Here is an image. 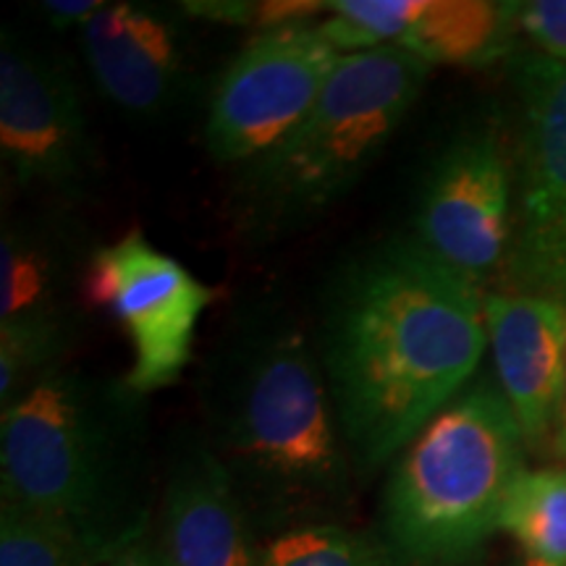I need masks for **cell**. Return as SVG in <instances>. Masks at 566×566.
I'll return each mask as SVG.
<instances>
[{
  "mask_svg": "<svg viewBox=\"0 0 566 566\" xmlns=\"http://www.w3.org/2000/svg\"><path fill=\"white\" fill-rule=\"evenodd\" d=\"M485 346L480 281L417 237H388L338 268L315 352L354 472L399 457L470 386Z\"/></svg>",
  "mask_w": 566,
  "mask_h": 566,
  "instance_id": "1",
  "label": "cell"
},
{
  "mask_svg": "<svg viewBox=\"0 0 566 566\" xmlns=\"http://www.w3.org/2000/svg\"><path fill=\"white\" fill-rule=\"evenodd\" d=\"M210 451L252 522L328 525L349 506L352 459L315 344L273 304L244 307L202 370Z\"/></svg>",
  "mask_w": 566,
  "mask_h": 566,
  "instance_id": "2",
  "label": "cell"
},
{
  "mask_svg": "<svg viewBox=\"0 0 566 566\" xmlns=\"http://www.w3.org/2000/svg\"><path fill=\"white\" fill-rule=\"evenodd\" d=\"M147 405L126 378L74 367L0 412L3 504L53 516L111 556L150 533Z\"/></svg>",
  "mask_w": 566,
  "mask_h": 566,
  "instance_id": "3",
  "label": "cell"
},
{
  "mask_svg": "<svg viewBox=\"0 0 566 566\" xmlns=\"http://www.w3.org/2000/svg\"><path fill=\"white\" fill-rule=\"evenodd\" d=\"M428 74V61L396 45L342 55L302 122L237 166L231 208L239 231L271 242L334 208L415 108Z\"/></svg>",
  "mask_w": 566,
  "mask_h": 566,
  "instance_id": "4",
  "label": "cell"
},
{
  "mask_svg": "<svg viewBox=\"0 0 566 566\" xmlns=\"http://www.w3.org/2000/svg\"><path fill=\"white\" fill-rule=\"evenodd\" d=\"M525 436L499 386L480 380L451 399L396 457L380 499V543L396 566H467L495 530Z\"/></svg>",
  "mask_w": 566,
  "mask_h": 566,
  "instance_id": "5",
  "label": "cell"
},
{
  "mask_svg": "<svg viewBox=\"0 0 566 566\" xmlns=\"http://www.w3.org/2000/svg\"><path fill=\"white\" fill-rule=\"evenodd\" d=\"M212 300L216 289L160 252L142 229L95 247L82 275V304L105 310L129 336L132 367L124 378L142 396L181 378Z\"/></svg>",
  "mask_w": 566,
  "mask_h": 566,
  "instance_id": "6",
  "label": "cell"
},
{
  "mask_svg": "<svg viewBox=\"0 0 566 566\" xmlns=\"http://www.w3.org/2000/svg\"><path fill=\"white\" fill-rule=\"evenodd\" d=\"M0 155L17 187L63 197L80 195L97 166L74 69L17 30L0 38Z\"/></svg>",
  "mask_w": 566,
  "mask_h": 566,
  "instance_id": "7",
  "label": "cell"
},
{
  "mask_svg": "<svg viewBox=\"0 0 566 566\" xmlns=\"http://www.w3.org/2000/svg\"><path fill=\"white\" fill-rule=\"evenodd\" d=\"M342 53L321 27L258 32L212 90L205 147L223 166H242L273 147L313 108Z\"/></svg>",
  "mask_w": 566,
  "mask_h": 566,
  "instance_id": "8",
  "label": "cell"
},
{
  "mask_svg": "<svg viewBox=\"0 0 566 566\" xmlns=\"http://www.w3.org/2000/svg\"><path fill=\"white\" fill-rule=\"evenodd\" d=\"M520 97V229L506 254L512 294L566 304V61L535 53L514 69Z\"/></svg>",
  "mask_w": 566,
  "mask_h": 566,
  "instance_id": "9",
  "label": "cell"
},
{
  "mask_svg": "<svg viewBox=\"0 0 566 566\" xmlns=\"http://www.w3.org/2000/svg\"><path fill=\"white\" fill-rule=\"evenodd\" d=\"M415 237L436 258L480 281L512 247V171L493 132L459 134L443 147L417 205Z\"/></svg>",
  "mask_w": 566,
  "mask_h": 566,
  "instance_id": "10",
  "label": "cell"
},
{
  "mask_svg": "<svg viewBox=\"0 0 566 566\" xmlns=\"http://www.w3.org/2000/svg\"><path fill=\"white\" fill-rule=\"evenodd\" d=\"M150 535L163 566H258L252 516L202 433L171 449Z\"/></svg>",
  "mask_w": 566,
  "mask_h": 566,
  "instance_id": "11",
  "label": "cell"
},
{
  "mask_svg": "<svg viewBox=\"0 0 566 566\" xmlns=\"http://www.w3.org/2000/svg\"><path fill=\"white\" fill-rule=\"evenodd\" d=\"M97 90L134 118L174 111L187 92V34L174 13L142 3H105L80 30Z\"/></svg>",
  "mask_w": 566,
  "mask_h": 566,
  "instance_id": "12",
  "label": "cell"
},
{
  "mask_svg": "<svg viewBox=\"0 0 566 566\" xmlns=\"http://www.w3.org/2000/svg\"><path fill=\"white\" fill-rule=\"evenodd\" d=\"M485 328L499 388L527 449L554 446L566 378V304L533 294H491Z\"/></svg>",
  "mask_w": 566,
  "mask_h": 566,
  "instance_id": "13",
  "label": "cell"
},
{
  "mask_svg": "<svg viewBox=\"0 0 566 566\" xmlns=\"http://www.w3.org/2000/svg\"><path fill=\"white\" fill-rule=\"evenodd\" d=\"M90 252L74 223L55 216L6 218L0 233V328H80L82 275Z\"/></svg>",
  "mask_w": 566,
  "mask_h": 566,
  "instance_id": "14",
  "label": "cell"
},
{
  "mask_svg": "<svg viewBox=\"0 0 566 566\" xmlns=\"http://www.w3.org/2000/svg\"><path fill=\"white\" fill-rule=\"evenodd\" d=\"M516 6L491 0H420L396 48L433 63H485L506 51Z\"/></svg>",
  "mask_w": 566,
  "mask_h": 566,
  "instance_id": "15",
  "label": "cell"
},
{
  "mask_svg": "<svg viewBox=\"0 0 566 566\" xmlns=\"http://www.w3.org/2000/svg\"><path fill=\"white\" fill-rule=\"evenodd\" d=\"M501 530L530 558L566 566V464L522 472L501 509Z\"/></svg>",
  "mask_w": 566,
  "mask_h": 566,
  "instance_id": "16",
  "label": "cell"
},
{
  "mask_svg": "<svg viewBox=\"0 0 566 566\" xmlns=\"http://www.w3.org/2000/svg\"><path fill=\"white\" fill-rule=\"evenodd\" d=\"M103 558L108 556L66 522L0 506V566H97Z\"/></svg>",
  "mask_w": 566,
  "mask_h": 566,
  "instance_id": "17",
  "label": "cell"
},
{
  "mask_svg": "<svg viewBox=\"0 0 566 566\" xmlns=\"http://www.w3.org/2000/svg\"><path fill=\"white\" fill-rule=\"evenodd\" d=\"M258 566H396L380 537L342 522L279 533L260 548Z\"/></svg>",
  "mask_w": 566,
  "mask_h": 566,
  "instance_id": "18",
  "label": "cell"
},
{
  "mask_svg": "<svg viewBox=\"0 0 566 566\" xmlns=\"http://www.w3.org/2000/svg\"><path fill=\"white\" fill-rule=\"evenodd\" d=\"M522 32L541 48L543 55L566 61V0H533L516 6Z\"/></svg>",
  "mask_w": 566,
  "mask_h": 566,
  "instance_id": "19",
  "label": "cell"
},
{
  "mask_svg": "<svg viewBox=\"0 0 566 566\" xmlns=\"http://www.w3.org/2000/svg\"><path fill=\"white\" fill-rule=\"evenodd\" d=\"M103 6L101 0H48V3H40V9L53 32H66L74 27L82 30Z\"/></svg>",
  "mask_w": 566,
  "mask_h": 566,
  "instance_id": "20",
  "label": "cell"
},
{
  "mask_svg": "<svg viewBox=\"0 0 566 566\" xmlns=\"http://www.w3.org/2000/svg\"><path fill=\"white\" fill-rule=\"evenodd\" d=\"M184 13H192V17L221 21V24H242L254 27L258 21V3H239V0H210V3H181Z\"/></svg>",
  "mask_w": 566,
  "mask_h": 566,
  "instance_id": "21",
  "label": "cell"
},
{
  "mask_svg": "<svg viewBox=\"0 0 566 566\" xmlns=\"http://www.w3.org/2000/svg\"><path fill=\"white\" fill-rule=\"evenodd\" d=\"M97 566H163L158 554H155L153 546V535H142L137 541H132L129 546L118 548L116 554H111L108 558H103Z\"/></svg>",
  "mask_w": 566,
  "mask_h": 566,
  "instance_id": "22",
  "label": "cell"
},
{
  "mask_svg": "<svg viewBox=\"0 0 566 566\" xmlns=\"http://www.w3.org/2000/svg\"><path fill=\"white\" fill-rule=\"evenodd\" d=\"M554 451L558 459L566 462V378H564V396H562V407H558V422H556V433H554Z\"/></svg>",
  "mask_w": 566,
  "mask_h": 566,
  "instance_id": "23",
  "label": "cell"
},
{
  "mask_svg": "<svg viewBox=\"0 0 566 566\" xmlns=\"http://www.w3.org/2000/svg\"><path fill=\"white\" fill-rule=\"evenodd\" d=\"M516 566H551V564H546V562H537V558H522V562L520 564H516Z\"/></svg>",
  "mask_w": 566,
  "mask_h": 566,
  "instance_id": "24",
  "label": "cell"
}]
</instances>
